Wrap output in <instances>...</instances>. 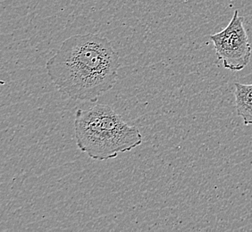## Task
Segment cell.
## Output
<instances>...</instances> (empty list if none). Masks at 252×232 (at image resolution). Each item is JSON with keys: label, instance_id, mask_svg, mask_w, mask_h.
<instances>
[{"label": "cell", "instance_id": "obj_1", "mask_svg": "<svg viewBox=\"0 0 252 232\" xmlns=\"http://www.w3.org/2000/svg\"><path fill=\"white\" fill-rule=\"evenodd\" d=\"M120 58L108 39L98 34H78L63 40L46 63L58 91L81 102H97L117 84Z\"/></svg>", "mask_w": 252, "mask_h": 232}, {"label": "cell", "instance_id": "obj_2", "mask_svg": "<svg viewBox=\"0 0 252 232\" xmlns=\"http://www.w3.org/2000/svg\"><path fill=\"white\" fill-rule=\"evenodd\" d=\"M78 148L94 161L114 159L142 144L143 137L135 126L127 123L110 106L97 104L78 109L74 119Z\"/></svg>", "mask_w": 252, "mask_h": 232}, {"label": "cell", "instance_id": "obj_3", "mask_svg": "<svg viewBox=\"0 0 252 232\" xmlns=\"http://www.w3.org/2000/svg\"><path fill=\"white\" fill-rule=\"evenodd\" d=\"M219 60L223 67L233 72L246 67L252 58V46L244 28V18L234 11L233 18L225 29L209 36Z\"/></svg>", "mask_w": 252, "mask_h": 232}, {"label": "cell", "instance_id": "obj_4", "mask_svg": "<svg viewBox=\"0 0 252 232\" xmlns=\"http://www.w3.org/2000/svg\"><path fill=\"white\" fill-rule=\"evenodd\" d=\"M235 105L237 115L244 125H252V84L234 83Z\"/></svg>", "mask_w": 252, "mask_h": 232}]
</instances>
